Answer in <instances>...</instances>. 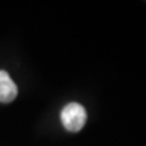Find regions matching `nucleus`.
Segmentation results:
<instances>
[{
  "label": "nucleus",
  "instance_id": "f257e3e1",
  "mask_svg": "<svg viewBox=\"0 0 146 146\" xmlns=\"http://www.w3.org/2000/svg\"><path fill=\"white\" fill-rule=\"evenodd\" d=\"M61 122L68 131H79L86 122L85 108L78 102H70L61 111Z\"/></svg>",
  "mask_w": 146,
  "mask_h": 146
},
{
  "label": "nucleus",
  "instance_id": "f03ea898",
  "mask_svg": "<svg viewBox=\"0 0 146 146\" xmlns=\"http://www.w3.org/2000/svg\"><path fill=\"white\" fill-rule=\"evenodd\" d=\"M17 85L9 73L0 71V102H11L17 96Z\"/></svg>",
  "mask_w": 146,
  "mask_h": 146
}]
</instances>
